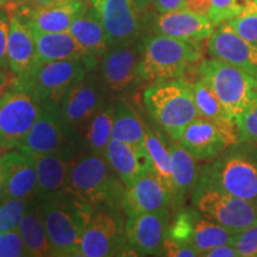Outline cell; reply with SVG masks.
<instances>
[{
	"label": "cell",
	"instance_id": "obj_1",
	"mask_svg": "<svg viewBox=\"0 0 257 257\" xmlns=\"http://www.w3.org/2000/svg\"><path fill=\"white\" fill-rule=\"evenodd\" d=\"M40 202L54 256H78L82 236L94 216L95 208L68 189Z\"/></svg>",
	"mask_w": 257,
	"mask_h": 257
},
{
	"label": "cell",
	"instance_id": "obj_2",
	"mask_svg": "<svg viewBox=\"0 0 257 257\" xmlns=\"http://www.w3.org/2000/svg\"><path fill=\"white\" fill-rule=\"evenodd\" d=\"M202 56L198 41L155 34L143 38L138 74L141 80L153 82L185 78Z\"/></svg>",
	"mask_w": 257,
	"mask_h": 257
},
{
	"label": "cell",
	"instance_id": "obj_3",
	"mask_svg": "<svg viewBox=\"0 0 257 257\" xmlns=\"http://www.w3.org/2000/svg\"><path fill=\"white\" fill-rule=\"evenodd\" d=\"M98 210H123L125 187L102 155L89 153L73 162L67 188Z\"/></svg>",
	"mask_w": 257,
	"mask_h": 257
},
{
	"label": "cell",
	"instance_id": "obj_4",
	"mask_svg": "<svg viewBox=\"0 0 257 257\" xmlns=\"http://www.w3.org/2000/svg\"><path fill=\"white\" fill-rule=\"evenodd\" d=\"M143 104L152 119L174 141L199 117L193 96V83L185 78L152 83L143 93Z\"/></svg>",
	"mask_w": 257,
	"mask_h": 257
},
{
	"label": "cell",
	"instance_id": "obj_5",
	"mask_svg": "<svg viewBox=\"0 0 257 257\" xmlns=\"http://www.w3.org/2000/svg\"><path fill=\"white\" fill-rule=\"evenodd\" d=\"M199 178L257 206V146L246 142L231 144L201 169Z\"/></svg>",
	"mask_w": 257,
	"mask_h": 257
},
{
	"label": "cell",
	"instance_id": "obj_6",
	"mask_svg": "<svg viewBox=\"0 0 257 257\" xmlns=\"http://www.w3.org/2000/svg\"><path fill=\"white\" fill-rule=\"evenodd\" d=\"M85 141L78 131L64 123L59 104H42L40 117L17 149L30 154H55L73 159L81 152Z\"/></svg>",
	"mask_w": 257,
	"mask_h": 257
},
{
	"label": "cell",
	"instance_id": "obj_7",
	"mask_svg": "<svg viewBox=\"0 0 257 257\" xmlns=\"http://www.w3.org/2000/svg\"><path fill=\"white\" fill-rule=\"evenodd\" d=\"M192 205L202 216L233 233L257 224L256 205L221 191L200 178L192 193Z\"/></svg>",
	"mask_w": 257,
	"mask_h": 257
},
{
	"label": "cell",
	"instance_id": "obj_8",
	"mask_svg": "<svg viewBox=\"0 0 257 257\" xmlns=\"http://www.w3.org/2000/svg\"><path fill=\"white\" fill-rule=\"evenodd\" d=\"M198 73L233 118L242 113L257 91L255 78L214 57L202 60L198 64Z\"/></svg>",
	"mask_w": 257,
	"mask_h": 257
},
{
	"label": "cell",
	"instance_id": "obj_9",
	"mask_svg": "<svg viewBox=\"0 0 257 257\" xmlns=\"http://www.w3.org/2000/svg\"><path fill=\"white\" fill-rule=\"evenodd\" d=\"M94 69L91 63L81 59L40 62L22 82L41 104H60L66 93Z\"/></svg>",
	"mask_w": 257,
	"mask_h": 257
},
{
	"label": "cell",
	"instance_id": "obj_10",
	"mask_svg": "<svg viewBox=\"0 0 257 257\" xmlns=\"http://www.w3.org/2000/svg\"><path fill=\"white\" fill-rule=\"evenodd\" d=\"M41 110V102L19 79L0 94V136L12 149L31 130Z\"/></svg>",
	"mask_w": 257,
	"mask_h": 257
},
{
	"label": "cell",
	"instance_id": "obj_11",
	"mask_svg": "<svg viewBox=\"0 0 257 257\" xmlns=\"http://www.w3.org/2000/svg\"><path fill=\"white\" fill-rule=\"evenodd\" d=\"M119 211H95L91 223L83 233L78 256L110 257L135 256L125 234Z\"/></svg>",
	"mask_w": 257,
	"mask_h": 257
},
{
	"label": "cell",
	"instance_id": "obj_12",
	"mask_svg": "<svg viewBox=\"0 0 257 257\" xmlns=\"http://www.w3.org/2000/svg\"><path fill=\"white\" fill-rule=\"evenodd\" d=\"M107 88L94 70L89 72L81 81L73 86L59 107L64 123L73 130H83L92 117L106 104Z\"/></svg>",
	"mask_w": 257,
	"mask_h": 257
},
{
	"label": "cell",
	"instance_id": "obj_13",
	"mask_svg": "<svg viewBox=\"0 0 257 257\" xmlns=\"http://www.w3.org/2000/svg\"><path fill=\"white\" fill-rule=\"evenodd\" d=\"M142 41L108 47L99 60V76L108 92L127 93L141 80L138 67L142 55Z\"/></svg>",
	"mask_w": 257,
	"mask_h": 257
},
{
	"label": "cell",
	"instance_id": "obj_14",
	"mask_svg": "<svg viewBox=\"0 0 257 257\" xmlns=\"http://www.w3.org/2000/svg\"><path fill=\"white\" fill-rule=\"evenodd\" d=\"M233 234L230 230L202 216L194 207L180 211L173 223L169 224L168 230V236L189 243L200 256L221 244L231 243Z\"/></svg>",
	"mask_w": 257,
	"mask_h": 257
},
{
	"label": "cell",
	"instance_id": "obj_15",
	"mask_svg": "<svg viewBox=\"0 0 257 257\" xmlns=\"http://www.w3.org/2000/svg\"><path fill=\"white\" fill-rule=\"evenodd\" d=\"M107 34L108 47L141 40L142 10L135 0H89Z\"/></svg>",
	"mask_w": 257,
	"mask_h": 257
},
{
	"label": "cell",
	"instance_id": "obj_16",
	"mask_svg": "<svg viewBox=\"0 0 257 257\" xmlns=\"http://www.w3.org/2000/svg\"><path fill=\"white\" fill-rule=\"evenodd\" d=\"M169 208L127 217L125 234L135 256H161L168 236Z\"/></svg>",
	"mask_w": 257,
	"mask_h": 257
},
{
	"label": "cell",
	"instance_id": "obj_17",
	"mask_svg": "<svg viewBox=\"0 0 257 257\" xmlns=\"http://www.w3.org/2000/svg\"><path fill=\"white\" fill-rule=\"evenodd\" d=\"M207 50L211 57L232 64L257 80V46L237 34L227 22L214 28Z\"/></svg>",
	"mask_w": 257,
	"mask_h": 257
},
{
	"label": "cell",
	"instance_id": "obj_18",
	"mask_svg": "<svg viewBox=\"0 0 257 257\" xmlns=\"http://www.w3.org/2000/svg\"><path fill=\"white\" fill-rule=\"evenodd\" d=\"M172 206V192L163 179L150 170L125 191L123 211L126 217L168 210Z\"/></svg>",
	"mask_w": 257,
	"mask_h": 257
},
{
	"label": "cell",
	"instance_id": "obj_19",
	"mask_svg": "<svg viewBox=\"0 0 257 257\" xmlns=\"http://www.w3.org/2000/svg\"><path fill=\"white\" fill-rule=\"evenodd\" d=\"M8 59L9 69L21 81L27 80L40 63L36 42L30 25L17 12L10 14Z\"/></svg>",
	"mask_w": 257,
	"mask_h": 257
},
{
	"label": "cell",
	"instance_id": "obj_20",
	"mask_svg": "<svg viewBox=\"0 0 257 257\" xmlns=\"http://www.w3.org/2000/svg\"><path fill=\"white\" fill-rule=\"evenodd\" d=\"M178 142L198 161L216 160L232 144L216 124L202 117L185 127Z\"/></svg>",
	"mask_w": 257,
	"mask_h": 257
},
{
	"label": "cell",
	"instance_id": "obj_21",
	"mask_svg": "<svg viewBox=\"0 0 257 257\" xmlns=\"http://www.w3.org/2000/svg\"><path fill=\"white\" fill-rule=\"evenodd\" d=\"M6 198L36 199L37 174L34 157L19 149L2 156Z\"/></svg>",
	"mask_w": 257,
	"mask_h": 257
},
{
	"label": "cell",
	"instance_id": "obj_22",
	"mask_svg": "<svg viewBox=\"0 0 257 257\" xmlns=\"http://www.w3.org/2000/svg\"><path fill=\"white\" fill-rule=\"evenodd\" d=\"M214 28L216 25L208 16L195 14L186 9L160 14L153 24L154 34L198 42L210 37Z\"/></svg>",
	"mask_w": 257,
	"mask_h": 257
},
{
	"label": "cell",
	"instance_id": "obj_23",
	"mask_svg": "<svg viewBox=\"0 0 257 257\" xmlns=\"http://www.w3.org/2000/svg\"><path fill=\"white\" fill-rule=\"evenodd\" d=\"M104 157L126 188L146 173L153 170L152 161L144 146H136L112 138L106 147Z\"/></svg>",
	"mask_w": 257,
	"mask_h": 257
},
{
	"label": "cell",
	"instance_id": "obj_24",
	"mask_svg": "<svg viewBox=\"0 0 257 257\" xmlns=\"http://www.w3.org/2000/svg\"><path fill=\"white\" fill-rule=\"evenodd\" d=\"M86 0H64L44 6H35L24 19L32 29L43 32L69 31L73 22L87 8Z\"/></svg>",
	"mask_w": 257,
	"mask_h": 257
},
{
	"label": "cell",
	"instance_id": "obj_25",
	"mask_svg": "<svg viewBox=\"0 0 257 257\" xmlns=\"http://www.w3.org/2000/svg\"><path fill=\"white\" fill-rule=\"evenodd\" d=\"M31 30L36 42L40 62L81 59L91 63L94 68L98 67L99 60L89 55L69 31L43 32L32 28Z\"/></svg>",
	"mask_w": 257,
	"mask_h": 257
},
{
	"label": "cell",
	"instance_id": "obj_26",
	"mask_svg": "<svg viewBox=\"0 0 257 257\" xmlns=\"http://www.w3.org/2000/svg\"><path fill=\"white\" fill-rule=\"evenodd\" d=\"M38 201L49 200L67 188L74 161L55 154H34Z\"/></svg>",
	"mask_w": 257,
	"mask_h": 257
},
{
	"label": "cell",
	"instance_id": "obj_27",
	"mask_svg": "<svg viewBox=\"0 0 257 257\" xmlns=\"http://www.w3.org/2000/svg\"><path fill=\"white\" fill-rule=\"evenodd\" d=\"M173 168L172 206L181 205L188 194H192L201 170L197 159L188 153L178 141L169 142Z\"/></svg>",
	"mask_w": 257,
	"mask_h": 257
},
{
	"label": "cell",
	"instance_id": "obj_28",
	"mask_svg": "<svg viewBox=\"0 0 257 257\" xmlns=\"http://www.w3.org/2000/svg\"><path fill=\"white\" fill-rule=\"evenodd\" d=\"M193 96L199 117L216 124L232 144L239 142L234 118L224 107L210 86L200 78L193 83Z\"/></svg>",
	"mask_w": 257,
	"mask_h": 257
},
{
	"label": "cell",
	"instance_id": "obj_29",
	"mask_svg": "<svg viewBox=\"0 0 257 257\" xmlns=\"http://www.w3.org/2000/svg\"><path fill=\"white\" fill-rule=\"evenodd\" d=\"M69 32L89 55L100 60L108 49V38L98 12L87 6L73 22Z\"/></svg>",
	"mask_w": 257,
	"mask_h": 257
},
{
	"label": "cell",
	"instance_id": "obj_30",
	"mask_svg": "<svg viewBox=\"0 0 257 257\" xmlns=\"http://www.w3.org/2000/svg\"><path fill=\"white\" fill-rule=\"evenodd\" d=\"M17 230L23 238L29 256H54L46 226H44L43 217H42L40 201L36 204L32 202L30 205L22 220L19 221Z\"/></svg>",
	"mask_w": 257,
	"mask_h": 257
},
{
	"label": "cell",
	"instance_id": "obj_31",
	"mask_svg": "<svg viewBox=\"0 0 257 257\" xmlns=\"http://www.w3.org/2000/svg\"><path fill=\"white\" fill-rule=\"evenodd\" d=\"M115 114V102H106L83 128V141L89 153L102 155L112 140Z\"/></svg>",
	"mask_w": 257,
	"mask_h": 257
},
{
	"label": "cell",
	"instance_id": "obj_32",
	"mask_svg": "<svg viewBox=\"0 0 257 257\" xmlns=\"http://www.w3.org/2000/svg\"><path fill=\"white\" fill-rule=\"evenodd\" d=\"M144 148L152 161L153 170L157 175H160L168 186L173 199V168L169 142L159 131L146 126Z\"/></svg>",
	"mask_w": 257,
	"mask_h": 257
},
{
	"label": "cell",
	"instance_id": "obj_33",
	"mask_svg": "<svg viewBox=\"0 0 257 257\" xmlns=\"http://www.w3.org/2000/svg\"><path fill=\"white\" fill-rule=\"evenodd\" d=\"M112 138L136 146H144L146 125L138 114L123 101L115 102V114Z\"/></svg>",
	"mask_w": 257,
	"mask_h": 257
},
{
	"label": "cell",
	"instance_id": "obj_34",
	"mask_svg": "<svg viewBox=\"0 0 257 257\" xmlns=\"http://www.w3.org/2000/svg\"><path fill=\"white\" fill-rule=\"evenodd\" d=\"M34 202V199L6 198L0 202V233L17 230L19 221Z\"/></svg>",
	"mask_w": 257,
	"mask_h": 257
},
{
	"label": "cell",
	"instance_id": "obj_35",
	"mask_svg": "<svg viewBox=\"0 0 257 257\" xmlns=\"http://www.w3.org/2000/svg\"><path fill=\"white\" fill-rule=\"evenodd\" d=\"M227 23L237 34L257 46V0H250L245 9Z\"/></svg>",
	"mask_w": 257,
	"mask_h": 257
},
{
	"label": "cell",
	"instance_id": "obj_36",
	"mask_svg": "<svg viewBox=\"0 0 257 257\" xmlns=\"http://www.w3.org/2000/svg\"><path fill=\"white\" fill-rule=\"evenodd\" d=\"M239 142L257 146V91L238 117L234 118Z\"/></svg>",
	"mask_w": 257,
	"mask_h": 257
},
{
	"label": "cell",
	"instance_id": "obj_37",
	"mask_svg": "<svg viewBox=\"0 0 257 257\" xmlns=\"http://www.w3.org/2000/svg\"><path fill=\"white\" fill-rule=\"evenodd\" d=\"M212 5L208 18L214 25L229 22L245 9L250 0H211Z\"/></svg>",
	"mask_w": 257,
	"mask_h": 257
},
{
	"label": "cell",
	"instance_id": "obj_38",
	"mask_svg": "<svg viewBox=\"0 0 257 257\" xmlns=\"http://www.w3.org/2000/svg\"><path fill=\"white\" fill-rule=\"evenodd\" d=\"M239 257H257V224L234 233L231 243Z\"/></svg>",
	"mask_w": 257,
	"mask_h": 257
},
{
	"label": "cell",
	"instance_id": "obj_39",
	"mask_svg": "<svg viewBox=\"0 0 257 257\" xmlns=\"http://www.w3.org/2000/svg\"><path fill=\"white\" fill-rule=\"evenodd\" d=\"M29 257L23 238L18 230L0 233V257Z\"/></svg>",
	"mask_w": 257,
	"mask_h": 257
},
{
	"label": "cell",
	"instance_id": "obj_40",
	"mask_svg": "<svg viewBox=\"0 0 257 257\" xmlns=\"http://www.w3.org/2000/svg\"><path fill=\"white\" fill-rule=\"evenodd\" d=\"M161 256H169V257H198L200 253L194 246H192L189 243L182 242V240L175 239L173 237L167 236L163 243L162 253Z\"/></svg>",
	"mask_w": 257,
	"mask_h": 257
},
{
	"label": "cell",
	"instance_id": "obj_41",
	"mask_svg": "<svg viewBox=\"0 0 257 257\" xmlns=\"http://www.w3.org/2000/svg\"><path fill=\"white\" fill-rule=\"evenodd\" d=\"M9 32L10 14L4 8H0V69H9Z\"/></svg>",
	"mask_w": 257,
	"mask_h": 257
},
{
	"label": "cell",
	"instance_id": "obj_42",
	"mask_svg": "<svg viewBox=\"0 0 257 257\" xmlns=\"http://www.w3.org/2000/svg\"><path fill=\"white\" fill-rule=\"evenodd\" d=\"M154 8L159 14H167V12L185 10V0H154Z\"/></svg>",
	"mask_w": 257,
	"mask_h": 257
},
{
	"label": "cell",
	"instance_id": "obj_43",
	"mask_svg": "<svg viewBox=\"0 0 257 257\" xmlns=\"http://www.w3.org/2000/svg\"><path fill=\"white\" fill-rule=\"evenodd\" d=\"M204 257H239V253L232 244H221L216 248L208 250L202 255Z\"/></svg>",
	"mask_w": 257,
	"mask_h": 257
},
{
	"label": "cell",
	"instance_id": "obj_44",
	"mask_svg": "<svg viewBox=\"0 0 257 257\" xmlns=\"http://www.w3.org/2000/svg\"><path fill=\"white\" fill-rule=\"evenodd\" d=\"M186 10L195 12V14L208 16L211 10V0H185Z\"/></svg>",
	"mask_w": 257,
	"mask_h": 257
},
{
	"label": "cell",
	"instance_id": "obj_45",
	"mask_svg": "<svg viewBox=\"0 0 257 257\" xmlns=\"http://www.w3.org/2000/svg\"><path fill=\"white\" fill-rule=\"evenodd\" d=\"M17 80L18 76L10 69H0V94Z\"/></svg>",
	"mask_w": 257,
	"mask_h": 257
},
{
	"label": "cell",
	"instance_id": "obj_46",
	"mask_svg": "<svg viewBox=\"0 0 257 257\" xmlns=\"http://www.w3.org/2000/svg\"><path fill=\"white\" fill-rule=\"evenodd\" d=\"M6 199L5 192V179H4V169H3V161L0 157V202Z\"/></svg>",
	"mask_w": 257,
	"mask_h": 257
},
{
	"label": "cell",
	"instance_id": "obj_47",
	"mask_svg": "<svg viewBox=\"0 0 257 257\" xmlns=\"http://www.w3.org/2000/svg\"><path fill=\"white\" fill-rule=\"evenodd\" d=\"M28 2L31 3V4L35 6H44V5L53 4V3H56V2H64V0H28Z\"/></svg>",
	"mask_w": 257,
	"mask_h": 257
},
{
	"label": "cell",
	"instance_id": "obj_48",
	"mask_svg": "<svg viewBox=\"0 0 257 257\" xmlns=\"http://www.w3.org/2000/svg\"><path fill=\"white\" fill-rule=\"evenodd\" d=\"M10 150H12V148L10 147L8 143H6V141L4 140V138L0 136V157L4 155V154L10 152Z\"/></svg>",
	"mask_w": 257,
	"mask_h": 257
},
{
	"label": "cell",
	"instance_id": "obj_49",
	"mask_svg": "<svg viewBox=\"0 0 257 257\" xmlns=\"http://www.w3.org/2000/svg\"><path fill=\"white\" fill-rule=\"evenodd\" d=\"M135 2H136L138 8L142 10V11H144V10L148 9L150 5L153 4L154 0H135Z\"/></svg>",
	"mask_w": 257,
	"mask_h": 257
},
{
	"label": "cell",
	"instance_id": "obj_50",
	"mask_svg": "<svg viewBox=\"0 0 257 257\" xmlns=\"http://www.w3.org/2000/svg\"><path fill=\"white\" fill-rule=\"evenodd\" d=\"M10 3V0H0V8H5Z\"/></svg>",
	"mask_w": 257,
	"mask_h": 257
}]
</instances>
